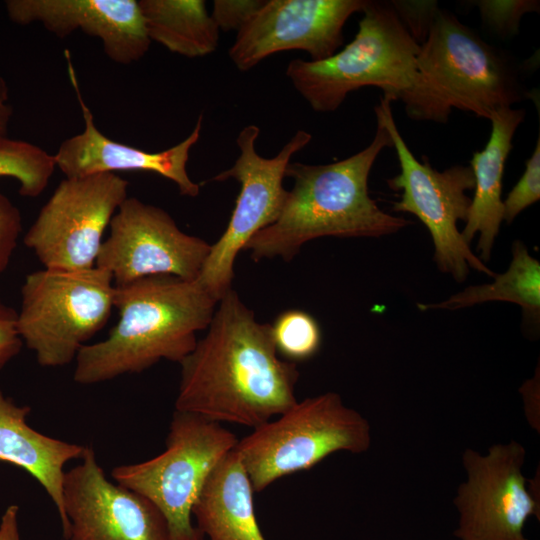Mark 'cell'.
I'll return each mask as SVG.
<instances>
[{
	"mask_svg": "<svg viewBox=\"0 0 540 540\" xmlns=\"http://www.w3.org/2000/svg\"><path fill=\"white\" fill-rule=\"evenodd\" d=\"M179 365L175 410L214 422L255 429L298 401L296 364L278 357L271 325L258 322L233 289Z\"/></svg>",
	"mask_w": 540,
	"mask_h": 540,
	"instance_id": "1",
	"label": "cell"
},
{
	"mask_svg": "<svg viewBox=\"0 0 540 540\" xmlns=\"http://www.w3.org/2000/svg\"><path fill=\"white\" fill-rule=\"evenodd\" d=\"M375 135L361 151L328 164L290 162L285 177L293 179L282 211L271 225L246 244L252 259L281 257L291 261L308 241L321 237H381L409 224L386 213L371 198L370 171L380 152L392 147L380 118Z\"/></svg>",
	"mask_w": 540,
	"mask_h": 540,
	"instance_id": "2",
	"label": "cell"
},
{
	"mask_svg": "<svg viewBox=\"0 0 540 540\" xmlns=\"http://www.w3.org/2000/svg\"><path fill=\"white\" fill-rule=\"evenodd\" d=\"M218 300L197 281L152 275L115 285L118 322L75 358L73 379L94 385L141 373L161 360L180 363L208 327Z\"/></svg>",
	"mask_w": 540,
	"mask_h": 540,
	"instance_id": "3",
	"label": "cell"
},
{
	"mask_svg": "<svg viewBox=\"0 0 540 540\" xmlns=\"http://www.w3.org/2000/svg\"><path fill=\"white\" fill-rule=\"evenodd\" d=\"M525 96L508 56L437 8L420 44L413 83L398 100L411 119L445 124L453 108L489 120Z\"/></svg>",
	"mask_w": 540,
	"mask_h": 540,
	"instance_id": "4",
	"label": "cell"
},
{
	"mask_svg": "<svg viewBox=\"0 0 540 540\" xmlns=\"http://www.w3.org/2000/svg\"><path fill=\"white\" fill-rule=\"evenodd\" d=\"M354 39L328 58L293 59L286 76L316 112L336 111L347 95L378 87L392 100L413 83L420 44L392 3L367 1Z\"/></svg>",
	"mask_w": 540,
	"mask_h": 540,
	"instance_id": "5",
	"label": "cell"
},
{
	"mask_svg": "<svg viewBox=\"0 0 540 540\" xmlns=\"http://www.w3.org/2000/svg\"><path fill=\"white\" fill-rule=\"evenodd\" d=\"M371 444L368 421L326 392L297 401L275 420L239 439L235 452L254 492L276 480L311 469L338 451L362 453Z\"/></svg>",
	"mask_w": 540,
	"mask_h": 540,
	"instance_id": "6",
	"label": "cell"
},
{
	"mask_svg": "<svg viewBox=\"0 0 540 540\" xmlns=\"http://www.w3.org/2000/svg\"><path fill=\"white\" fill-rule=\"evenodd\" d=\"M114 294L111 274L96 266L32 272L21 288L19 336L40 366H65L105 326Z\"/></svg>",
	"mask_w": 540,
	"mask_h": 540,
	"instance_id": "7",
	"label": "cell"
},
{
	"mask_svg": "<svg viewBox=\"0 0 540 540\" xmlns=\"http://www.w3.org/2000/svg\"><path fill=\"white\" fill-rule=\"evenodd\" d=\"M238 440L221 423L175 410L165 450L143 462L119 465L111 476L162 512L171 540H204L192 521L194 504L212 471Z\"/></svg>",
	"mask_w": 540,
	"mask_h": 540,
	"instance_id": "8",
	"label": "cell"
},
{
	"mask_svg": "<svg viewBox=\"0 0 540 540\" xmlns=\"http://www.w3.org/2000/svg\"><path fill=\"white\" fill-rule=\"evenodd\" d=\"M392 101L383 96L374 111L387 129L399 161L400 173L387 180L390 189L401 191V199L393 203V211L413 214L428 229L440 271L451 274L459 282L466 279L470 267L494 276L458 229V222H466L468 217L471 198L467 192L474 189L470 166L454 165L438 171L426 157L422 162L417 160L396 126Z\"/></svg>",
	"mask_w": 540,
	"mask_h": 540,
	"instance_id": "9",
	"label": "cell"
},
{
	"mask_svg": "<svg viewBox=\"0 0 540 540\" xmlns=\"http://www.w3.org/2000/svg\"><path fill=\"white\" fill-rule=\"evenodd\" d=\"M260 128L255 124L245 126L236 138L239 156L233 166L218 173L212 181L235 179L240 192L226 230L211 245L197 281L216 300L232 289L234 262L248 241L260 230L279 217L287 196L283 179L292 156L307 146L312 135L298 130L272 158L260 156L256 141Z\"/></svg>",
	"mask_w": 540,
	"mask_h": 540,
	"instance_id": "10",
	"label": "cell"
},
{
	"mask_svg": "<svg viewBox=\"0 0 540 540\" xmlns=\"http://www.w3.org/2000/svg\"><path fill=\"white\" fill-rule=\"evenodd\" d=\"M128 182L115 173L65 178L23 238L43 268L95 267L103 234L122 202Z\"/></svg>",
	"mask_w": 540,
	"mask_h": 540,
	"instance_id": "11",
	"label": "cell"
},
{
	"mask_svg": "<svg viewBox=\"0 0 540 540\" xmlns=\"http://www.w3.org/2000/svg\"><path fill=\"white\" fill-rule=\"evenodd\" d=\"M96 267L109 272L114 285L152 275L197 280L211 245L183 232L168 212L127 197L112 217Z\"/></svg>",
	"mask_w": 540,
	"mask_h": 540,
	"instance_id": "12",
	"label": "cell"
},
{
	"mask_svg": "<svg viewBox=\"0 0 540 540\" xmlns=\"http://www.w3.org/2000/svg\"><path fill=\"white\" fill-rule=\"evenodd\" d=\"M526 451L516 442L496 444L482 455L463 453L467 481L454 503L460 518L455 536L460 540H528L523 533L531 516L539 519V499L522 473Z\"/></svg>",
	"mask_w": 540,
	"mask_h": 540,
	"instance_id": "13",
	"label": "cell"
},
{
	"mask_svg": "<svg viewBox=\"0 0 540 540\" xmlns=\"http://www.w3.org/2000/svg\"><path fill=\"white\" fill-rule=\"evenodd\" d=\"M367 0H268L237 32L228 51L240 71H248L270 55L289 50L311 60L330 57L343 44V28Z\"/></svg>",
	"mask_w": 540,
	"mask_h": 540,
	"instance_id": "14",
	"label": "cell"
},
{
	"mask_svg": "<svg viewBox=\"0 0 540 540\" xmlns=\"http://www.w3.org/2000/svg\"><path fill=\"white\" fill-rule=\"evenodd\" d=\"M66 540H171L162 512L145 496L107 479L94 449L65 471Z\"/></svg>",
	"mask_w": 540,
	"mask_h": 540,
	"instance_id": "15",
	"label": "cell"
},
{
	"mask_svg": "<svg viewBox=\"0 0 540 540\" xmlns=\"http://www.w3.org/2000/svg\"><path fill=\"white\" fill-rule=\"evenodd\" d=\"M65 57L69 78L85 124L81 133L64 140L53 155L56 167L63 172L66 178L83 177L97 173L116 174L120 171L152 172L175 183L182 196L197 197L200 193V186L191 180L186 165L191 148L200 138L202 116H199L194 129L187 138L160 152H148L116 142L97 129L93 114L81 95L76 72L67 50Z\"/></svg>",
	"mask_w": 540,
	"mask_h": 540,
	"instance_id": "16",
	"label": "cell"
},
{
	"mask_svg": "<svg viewBox=\"0 0 540 540\" xmlns=\"http://www.w3.org/2000/svg\"><path fill=\"white\" fill-rule=\"evenodd\" d=\"M5 6L14 23H40L59 38L81 30L100 39L119 64L140 60L151 44L135 0H8Z\"/></svg>",
	"mask_w": 540,
	"mask_h": 540,
	"instance_id": "17",
	"label": "cell"
},
{
	"mask_svg": "<svg viewBox=\"0 0 540 540\" xmlns=\"http://www.w3.org/2000/svg\"><path fill=\"white\" fill-rule=\"evenodd\" d=\"M31 408L18 405L0 388V462L9 463L30 474L53 501L67 539L69 523L63 507L64 467L80 460L83 445L47 436L32 428L27 417Z\"/></svg>",
	"mask_w": 540,
	"mask_h": 540,
	"instance_id": "18",
	"label": "cell"
},
{
	"mask_svg": "<svg viewBox=\"0 0 540 540\" xmlns=\"http://www.w3.org/2000/svg\"><path fill=\"white\" fill-rule=\"evenodd\" d=\"M525 111L513 107L495 111L489 119L490 138L483 150L470 161L474 176V196L461 232L469 244L478 233L477 250L482 261H488L500 224L503 221L502 179L506 160L513 148V137L524 121Z\"/></svg>",
	"mask_w": 540,
	"mask_h": 540,
	"instance_id": "19",
	"label": "cell"
},
{
	"mask_svg": "<svg viewBox=\"0 0 540 540\" xmlns=\"http://www.w3.org/2000/svg\"><path fill=\"white\" fill-rule=\"evenodd\" d=\"M254 490L232 450L215 467L192 510L209 540H266L255 515Z\"/></svg>",
	"mask_w": 540,
	"mask_h": 540,
	"instance_id": "20",
	"label": "cell"
},
{
	"mask_svg": "<svg viewBox=\"0 0 540 540\" xmlns=\"http://www.w3.org/2000/svg\"><path fill=\"white\" fill-rule=\"evenodd\" d=\"M138 5L151 42L188 58L217 49L219 29L203 0H140Z\"/></svg>",
	"mask_w": 540,
	"mask_h": 540,
	"instance_id": "21",
	"label": "cell"
},
{
	"mask_svg": "<svg viewBox=\"0 0 540 540\" xmlns=\"http://www.w3.org/2000/svg\"><path fill=\"white\" fill-rule=\"evenodd\" d=\"M56 164L53 155L32 143L0 136V177H12L24 197L39 196ZM22 231L19 209L0 193V275L7 268Z\"/></svg>",
	"mask_w": 540,
	"mask_h": 540,
	"instance_id": "22",
	"label": "cell"
},
{
	"mask_svg": "<svg viewBox=\"0 0 540 540\" xmlns=\"http://www.w3.org/2000/svg\"><path fill=\"white\" fill-rule=\"evenodd\" d=\"M487 301H508L521 306L529 320L540 316V263L521 241L512 247V260L507 271L494 275L490 284L470 286L435 304H418L421 310H455Z\"/></svg>",
	"mask_w": 540,
	"mask_h": 540,
	"instance_id": "23",
	"label": "cell"
},
{
	"mask_svg": "<svg viewBox=\"0 0 540 540\" xmlns=\"http://www.w3.org/2000/svg\"><path fill=\"white\" fill-rule=\"evenodd\" d=\"M272 335L276 350L287 361H303L313 357L321 345V331L316 320L297 309L284 311L275 319Z\"/></svg>",
	"mask_w": 540,
	"mask_h": 540,
	"instance_id": "24",
	"label": "cell"
},
{
	"mask_svg": "<svg viewBox=\"0 0 540 540\" xmlns=\"http://www.w3.org/2000/svg\"><path fill=\"white\" fill-rule=\"evenodd\" d=\"M483 22L501 38L512 37L519 31L522 16L539 10V1H477L475 4Z\"/></svg>",
	"mask_w": 540,
	"mask_h": 540,
	"instance_id": "25",
	"label": "cell"
},
{
	"mask_svg": "<svg viewBox=\"0 0 540 540\" xmlns=\"http://www.w3.org/2000/svg\"><path fill=\"white\" fill-rule=\"evenodd\" d=\"M540 199V138L526 161L525 170L503 201V220L511 223L524 209Z\"/></svg>",
	"mask_w": 540,
	"mask_h": 540,
	"instance_id": "26",
	"label": "cell"
},
{
	"mask_svg": "<svg viewBox=\"0 0 540 540\" xmlns=\"http://www.w3.org/2000/svg\"><path fill=\"white\" fill-rule=\"evenodd\" d=\"M264 2L262 0H215L210 14L219 31L238 32Z\"/></svg>",
	"mask_w": 540,
	"mask_h": 540,
	"instance_id": "27",
	"label": "cell"
},
{
	"mask_svg": "<svg viewBox=\"0 0 540 540\" xmlns=\"http://www.w3.org/2000/svg\"><path fill=\"white\" fill-rule=\"evenodd\" d=\"M22 345L17 330V311L0 298V371L19 354Z\"/></svg>",
	"mask_w": 540,
	"mask_h": 540,
	"instance_id": "28",
	"label": "cell"
},
{
	"mask_svg": "<svg viewBox=\"0 0 540 540\" xmlns=\"http://www.w3.org/2000/svg\"><path fill=\"white\" fill-rule=\"evenodd\" d=\"M17 505H10L0 521V540H20Z\"/></svg>",
	"mask_w": 540,
	"mask_h": 540,
	"instance_id": "29",
	"label": "cell"
},
{
	"mask_svg": "<svg viewBox=\"0 0 540 540\" xmlns=\"http://www.w3.org/2000/svg\"><path fill=\"white\" fill-rule=\"evenodd\" d=\"M13 108L9 104V89L4 77L0 75V136H6Z\"/></svg>",
	"mask_w": 540,
	"mask_h": 540,
	"instance_id": "30",
	"label": "cell"
},
{
	"mask_svg": "<svg viewBox=\"0 0 540 540\" xmlns=\"http://www.w3.org/2000/svg\"><path fill=\"white\" fill-rule=\"evenodd\" d=\"M525 391L526 393L524 395V399H525V408H526L527 418L530 424H532L534 428H536V425H537V428L539 429V421L536 419V382L535 380H532L527 384Z\"/></svg>",
	"mask_w": 540,
	"mask_h": 540,
	"instance_id": "31",
	"label": "cell"
}]
</instances>
